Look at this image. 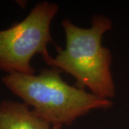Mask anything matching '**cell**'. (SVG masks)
<instances>
[{
	"mask_svg": "<svg viewBox=\"0 0 129 129\" xmlns=\"http://www.w3.org/2000/svg\"><path fill=\"white\" fill-rule=\"evenodd\" d=\"M66 37L64 49L56 45L57 55L42 58L52 68L70 74L76 80V87L88 88L95 96L111 100L115 95V87L111 73L112 54L102 46V38L113 28L112 20L103 14H95L91 27L81 28L69 19L62 22Z\"/></svg>",
	"mask_w": 129,
	"mask_h": 129,
	"instance_id": "1",
	"label": "cell"
},
{
	"mask_svg": "<svg viewBox=\"0 0 129 129\" xmlns=\"http://www.w3.org/2000/svg\"><path fill=\"white\" fill-rule=\"evenodd\" d=\"M60 70L44 68L38 75L7 74L1 81L35 114L53 125H70L92 110L113 107L111 100L95 96L64 82Z\"/></svg>",
	"mask_w": 129,
	"mask_h": 129,
	"instance_id": "2",
	"label": "cell"
},
{
	"mask_svg": "<svg viewBox=\"0 0 129 129\" xmlns=\"http://www.w3.org/2000/svg\"><path fill=\"white\" fill-rule=\"evenodd\" d=\"M59 11L53 2H38L28 15L18 23L0 30V70L7 74L35 75L31 64L37 54L50 55L47 45L53 42L50 24Z\"/></svg>",
	"mask_w": 129,
	"mask_h": 129,
	"instance_id": "3",
	"label": "cell"
},
{
	"mask_svg": "<svg viewBox=\"0 0 129 129\" xmlns=\"http://www.w3.org/2000/svg\"><path fill=\"white\" fill-rule=\"evenodd\" d=\"M0 129H52V125L25 103L7 99L0 102Z\"/></svg>",
	"mask_w": 129,
	"mask_h": 129,
	"instance_id": "4",
	"label": "cell"
},
{
	"mask_svg": "<svg viewBox=\"0 0 129 129\" xmlns=\"http://www.w3.org/2000/svg\"><path fill=\"white\" fill-rule=\"evenodd\" d=\"M62 128V126L60 125H53L52 126V129H60Z\"/></svg>",
	"mask_w": 129,
	"mask_h": 129,
	"instance_id": "5",
	"label": "cell"
}]
</instances>
